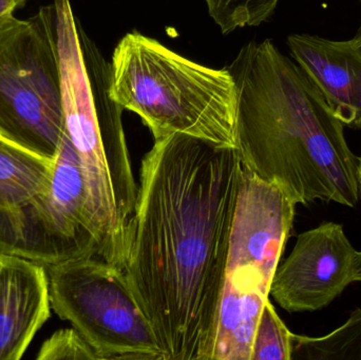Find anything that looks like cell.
Instances as JSON below:
<instances>
[{
  "mask_svg": "<svg viewBox=\"0 0 361 360\" xmlns=\"http://www.w3.org/2000/svg\"><path fill=\"white\" fill-rule=\"evenodd\" d=\"M243 170L235 148L180 133L142 161L123 268L165 360H212Z\"/></svg>",
  "mask_w": 361,
  "mask_h": 360,
  "instance_id": "6da1fadb",
  "label": "cell"
},
{
  "mask_svg": "<svg viewBox=\"0 0 361 360\" xmlns=\"http://www.w3.org/2000/svg\"><path fill=\"white\" fill-rule=\"evenodd\" d=\"M238 92L235 150L243 168L295 204L354 207L360 158L345 125L296 61L271 39L248 42L227 66Z\"/></svg>",
  "mask_w": 361,
  "mask_h": 360,
  "instance_id": "7a4b0ae2",
  "label": "cell"
},
{
  "mask_svg": "<svg viewBox=\"0 0 361 360\" xmlns=\"http://www.w3.org/2000/svg\"><path fill=\"white\" fill-rule=\"evenodd\" d=\"M61 107L78 154L99 257L123 268L137 206L123 108L110 95L111 66L85 33L70 0H55Z\"/></svg>",
  "mask_w": 361,
  "mask_h": 360,
  "instance_id": "3957f363",
  "label": "cell"
},
{
  "mask_svg": "<svg viewBox=\"0 0 361 360\" xmlns=\"http://www.w3.org/2000/svg\"><path fill=\"white\" fill-rule=\"evenodd\" d=\"M110 66V95L154 141L180 133L235 148L238 92L227 68L195 63L137 32L123 36Z\"/></svg>",
  "mask_w": 361,
  "mask_h": 360,
  "instance_id": "277c9868",
  "label": "cell"
},
{
  "mask_svg": "<svg viewBox=\"0 0 361 360\" xmlns=\"http://www.w3.org/2000/svg\"><path fill=\"white\" fill-rule=\"evenodd\" d=\"M65 131L51 4L0 27V137L53 163Z\"/></svg>",
  "mask_w": 361,
  "mask_h": 360,
  "instance_id": "5b68a950",
  "label": "cell"
},
{
  "mask_svg": "<svg viewBox=\"0 0 361 360\" xmlns=\"http://www.w3.org/2000/svg\"><path fill=\"white\" fill-rule=\"evenodd\" d=\"M294 219L292 209L271 194L238 198L212 360H252L255 332Z\"/></svg>",
  "mask_w": 361,
  "mask_h": 360,
  "instance_id": "8992f818",
  "label": "cell"
},
{
  "mask_svg": "<svg viewBox=\"0 0 361 360\" xmlns=\"http://www.w3.org/2000/svg\"><path fill=\"white\" fill-rule=\"evenodd\" d=\"M44 266L52 310L99 360H165L124 268L99 257Z\"/></svg>",
  "mask_w": 361,
  "mask_h": 360,
  "instance_id": "52a82bcc",
  "label": "cell"
},
{
  "mask_svg": "<svg viewBox=\"0 0 361 360\" xmlns=\"http://www.w3.org/2000/svg\"><path fill=\"white\" fill-rule=\"evenodd\" d=\"M0 253L44 266L99 257L80 162L67 131L47 190L0 219Z\"/></svg>",
  "mask_w": 361,
  "mask_h": 360,
  "instance_id": "ba28073f",
  "label": "cell"
},
{
  "mask_svg": "<svg viewBox=\"0 0 361 360\" xmlns=\"http://www.w3.org/2000/svg\"><path fill=\"white\" fill-rule=\"evenodd\" d=\"M356 254L341 224L326 222L302 232L278 266L271 295L290 313L322 310L355 283Z\"/></svg>",
  "mask_w": 361,
  "mask_h": 360,
  "instance_id": "9c48e42d",
  "label": "cell"
},
{
  "mask_svg": "<svg viewBox=\"0 0 361 360\" xmlns=\"http://www.w3.org/2000/svg\"><path fill=\"white\" fill-rule=\"evenodd\" d=\"M51 310L46 266L0 253V360L23 359Z\"/></svg>",
  "mask_w": 361,
  "mask_h": 360,
  "instance_id": "30bf717a",
  "label": "cell"
},
{
  "mask_svg": "<svg viewBox=\"0 0 361 360\" xmlns=\"http://www.w3.org/2000/svg\"><path fill=\"white\" fill-rule=\"evenodd\" d=\"M288 46L345 126L361 128V46L352 38L336 42L309 34H292Z\"/></svg>",
  "mask_w": 361,
  "mask_h": 360,
  "instance_id": "8fae6325",
  "label": "cell"
},
{
  "mask_svg": "<svg viewBox=\"0 0 361 360\" xmlns=\"http://www.w3.org/2000/svg\"><path fill=\"white\" fill-rule=\"evenodd\" d=\"M53 163L0 137V219L47 190Z\"/></svg>",
  "mask_w": 361,
  "mask_h": 360,
  "instance_id": "7c38bea8",
  "label": "cell"
},
{
  "mask_svg": "<svg viewBox=\"0 0 361 360\" xmlns=\"http://www.w3.org/2000/svg\"><path fill=\"white\" fill-rule=\"evenodd\" d=\"M290 360H361V309L345 325L324 337L292 333Z\"/></svg>",
  "mask_w": 361,
  "mask_h": 360,
  "instance_id": "4fadbf2b",
  "label": "cell"
},
{
  "mask_svg": "<svg viewBox=\"0 0 361 360\" xmlns=\"http://www.w3.org/2000/svg\"><path fill=\"white\" fill-rule=\"evenodd\" d=\"M210 18L227 35L239 27H259L269 20L280 0H203Z\"/></svg>",
  "mask_w": 361,
  "mask_h": 360,
  "instance_id": "5bb4252c",
  "label": "cell"
},
{
  "mask_svg": "<svg viewBox=\"0 0 361 360\" xmlns=\"http://www.w3.org/2000/svg\"><path fill=\"white\" fill-rule=\"evenodd\" d=\"M290 330L267 300L255 332L252 360H290Z\"/></svg>",
  "mask_w": 361,
  "mask_h": 360,
  "instance_id": "9a60e30c",
  "label": "cell"
},
{
  "mask_svg": "<svg viewBox=\"0 0 361 360\" xmlns=\"http://www.w3.org/2000/svg\"><path fill=\"white\" fill-rule=\"evenodd\" d=\"M37 360H99L82 335L72 329L54 332L40 347Z\"/></svg>",
  "mask_w": 361,
  "mask_h": 360,
  "instance_id": "2e32d148",
  "label": "cell"
},
{
  "mask_svg": "<svg viewBox=\"0 0 361 360\" xmlns=\"http://www.w3.org/2000/svg\"><path fill=\"white\" fill-rule=\"evenodd\" d=\"M25 6L20 0H0V27L14 17L15 11Z\"/></svg>",
  "mask_w": 361,
  "mask_h": 360,
  "instance_id": "e0dca14e",
  "label": "cell"
},
{
  "mask_svg": "<svg viewBox=\"0 0 361 360\" xmlns=\"http://www.w3.org/2000/svg\"><path fill=\"white\" fill-rule=\"evenodd\" d=\"M361 283V252L356 254L355 260V283Z\"/></svg>",
  "mask_w": 361,
  "mask_h": 360,
  "instance_id": "ac0fdd59",
  "label": "cell"
},
{
  "mask_svg": "<svg viewBox=\"0 0 361 360\" xmlns=\"http://www.w3.org/2000/svg\"><path fill=\"white\" fill-rule=\"evenodd\" d=\"M361 4V0H360ZM353 39L355 40L356 42H357V44H360L361 46V23L360 29H358L357 33H356L355 37H353Z\"/></svg>",
  "mask_w": 361,
  "mask_h": 360,
  "instance_id": "d6986e66",
  "label": "cell"
},
{
  "mask_svg": "<svg viewBox=\"0 0 361 360\" xmlns=\"http://www.w3.org/2000/svg\"><path fill=\"white\" fill-rule=\"evenodd\" d=\"M358 184H360V198L361 200V156L360 158V166H358Z\"/></svg>",
  "mask_w": 361,
  "mask_h": 360,
  "instance_id": "ffe728a7",
  "label": "cell"
},
{
  "mask_svg": "<svg viewBox=\"0 0 361 360\" xmlns=\"http://www.w3.org/2000/svg\"><path fill=\"white\" fill-rule=\"evenodd\" d=\"M21 2H23V4H27V0H20Z\"/></svg>",
  "mask_w": 361,
  "mask_h": 360,
  "instance_id": "44dd1931",
  "label": "cell"
}]
</instances>
